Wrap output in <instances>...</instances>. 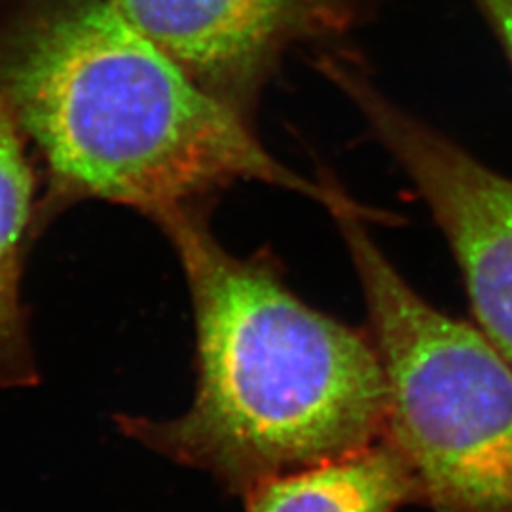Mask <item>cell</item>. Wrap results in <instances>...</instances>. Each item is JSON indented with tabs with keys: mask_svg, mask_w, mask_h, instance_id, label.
<instances>
[{
	"mask_svg": "<svg viewBox=\"0 0 512 512\" xmlns=\"http://www.w3.org/2000/svg\"><path fill=\"white\" fill-rule=\"evenodd\" d=\"M482 14L494 27L512 63V0H475Z\"/></svg>",
	"mask_w": 512,
	"mask_h": 512,
	"instance_id": "obj_8",
	"label": "cell"
},
{
	"mask_svg": "<svg viewBox=\"0 0 512 512\" xmlns=\"http://www.w3.org/2000/svg\"><path fill=\"white\" fill-rule=\"evenodd\" d=\"M200 86L249 120L270 73L294 44L340 35L353 0H112Z\"/></svg>",
	"mask_w": 512,
	"mask_h": 512,
	"instance_id": "obj_5",
	"label": "cell"
},
{
	"mask_svg": "<svg viewBox=\"0 0 512 512\" xmlns=\"http://www.w3.org/2000/svg\"><path fill=\"white\" fill-rule=\"evenodd\" d=\"M247 512H397L420 503L408 465L384 439L359 454L268 478L245 494Z\"/></svg>",
	"mask_w": 512,
	"mask_h": 512,
	"instance_id": "obj_7",
	"label": "cell"
},
{
	"mask_svg": "<svg viewBox=\"0 0 512 512\" xmlns=\"http://www.w3.org/2000/svg\"><path fill=\"white\" fill-rule=\"evenodd\" d=\"M156 224L188 281L198 385L175 420L116 416L128 439L243 495L384 439L387 385L372 338L304 304L268 262L228 253L198 205Z\"/></svg>",
	"mask_w": 512,
	"mask_h": 512,
	"instance_id": "obj_2",
	"label": "cell"
},
{
	"mask_svg": "<svg viewBox=\"0 0 512 512\" xmlns=\"http://www.w3.org/2000/svg\"><path fill=\"white\" fill-rule=\"evenodd\" d=\"M384 366V440L433 512H512V366L482 330L427 304L370 238L359 203L330 211Z\"/></svg>",
	"mask_w": 512,
	"mask_h": 512,
	"instance_id": "obj_3",
	"label": "cell"
},
{
	"mask_svg": "<svg viewBox=\"0 0 512 512\" xmlns=\"http://www.w3.org/2000/svg\"><path fill=\"white\" fill-rule=\"evenodd\" d=\"M321 65L429 205L458 258L480 330L512 366V179L395 105L346 61L327 57Z\"/></svg>",
	"mask_w": 512,
	"mask_h": 512,
	"instance_id": "obj_4",
	"label": "cell"
},
{
	"mask_svg": "<svg viewBox=\"0 0 512 512\" xmlns=\"http://www.w3.org/2000/svg\"><path fill=\"white\" fill-rule=\"evenodd\" d=\"M40 175L29 145L0 97V391L40 382L23 304V270L40 234Z\"/></svg>",
	"mask_w": 512,
	"mask_h": 512,
	"instance_id": "obj_6",
	"label": "cell"
},
{
	"mask_svg": "<svg viewBox=\"0 0 512 512\" xmlns=\"http://www.w3.org/2000/svg\"><path fill=\"white\" fill-rule=\"evenodd\" d=\"M0 97L40 175L44 232L74 203L158 220L239 181L349 202L260 145L249 120L200 86L112 0H48L0 23Z\"/></svg>",
	"mask_w": 512,
	"mask_h": 512,
	"instance_id": "obj_1",
	"label": "cell"
}]
</instances>
